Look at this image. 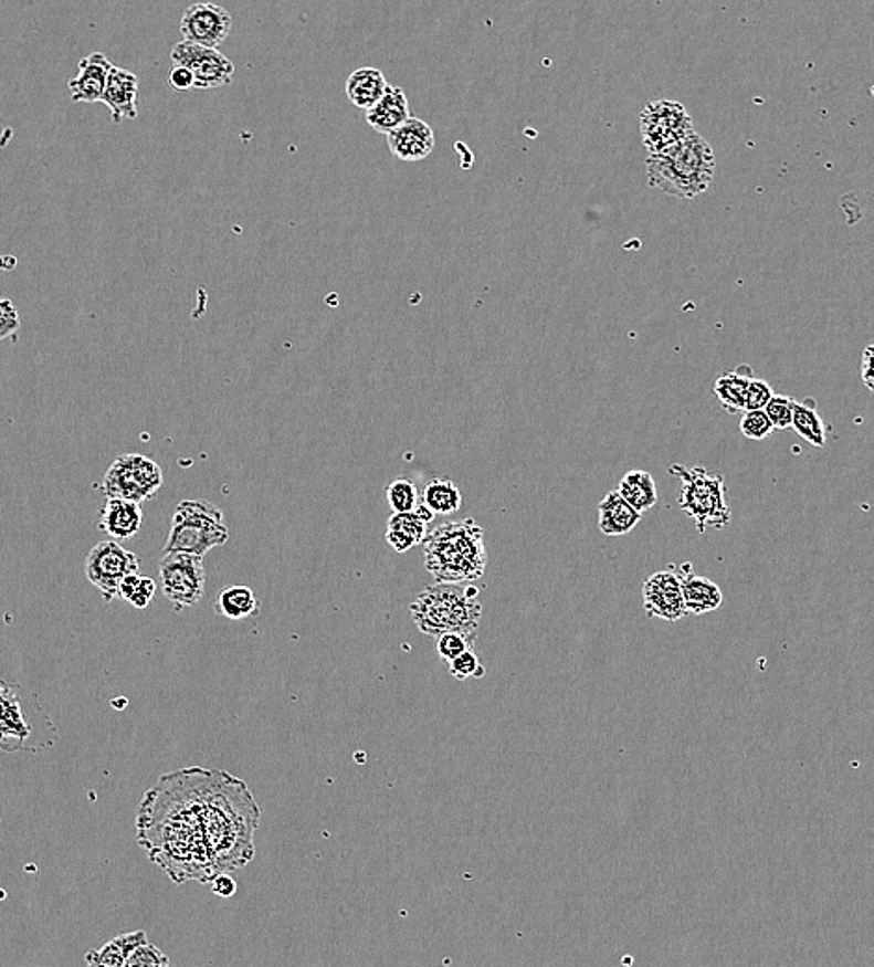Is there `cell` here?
<instances>
[{
  "label": "cell",
  "mask_w": 874,
  "mask_h": 967,
  "mask_svg": "<svg viewBox=\"0 0 874 967\" xmlns=\"http://www.w3.org/2000/svg\"><path fill=\"white\" fill-rule=\"evenodd\" d=\"M261 809L244 781L223 770L182 768L141 798L138 843L176 884H209L246 868Z\"/></svg>",
  "instance_id": "6da1fadb"
},
{
  "label": "cell",
  "mask_w": 874,
  "mask_h": 967,
  "mask_svg": "<svg viewBox=\"0 0 874 967\" xmlns=\"http://www.w3.org/2000/svg\"><path fill=\"white\" fill-rule=\"evenodd\" d=\"M424 566L435 582H471L486 574L484 530L475 519L443 523L424 539Z\"/></svg>",
  "instance_id": "7a4b0ae2"
},
{
  "label": "cell",
  "mask_w": 874,
  "mask_h": 967,
  "mask_svg": "<svg viewBox=\"0 0 874 967\" xmlns=\"http://www.w3.org/2000/svg\"><path fill=\"white\" fill-rule=\"evenodd\" d=\"M650 187L661 192L693 200L709 188L715 177V151L696 130L687 140L659 155H650L645 162Z\"/></svg>",
  "instance_id": "3957f363"
},
{
  "label": "cell",
  "mask_w": 874,
  "mask_h": 967,
  "mask_svg": "<svg viewBox=\"0 0 874 967\" xmlns=\"http://www.w3.org/2000/svg\"><path fill=\"white\" fill-rule=\"evenodd\" d=\"M478 588L471 582H435L417 593L411 620L427 637L445 633L476 634L482 618Z\"/></svg>",
  "instance_id": "277c9868"
},
{
  "label": "cell",
  "mask_w": 874,
  "mask_h": 967,
  "mask_svg": "<svg viewBox=\"0 0 874 967\" xmlns=\"http://www.w3.org/2000/svg\"><path fill=\"white\" fill-rule=\"evenodd\" d=\"M230 528L223 519V512L206 498L181 501L171 517L170 536L165 546L168 553H185L194 557H206L214 547L228 544Z\"/></svg>",
  "instance_id": "5b68a950"
},
{
  "label": "cell",
  "mask_w": 874,
  "mask_h": 967,
  "mask_svg": "<svg viewBox=\"0 0 874 967\" xmlns=\"http://www.w3.org/2000/svg\"><path fill=\"white\" fill-rule=\"evenodd\" d=\"M670 473L681 481V511L685 512L704 534L707 528H728L731 523V512L726 503V482L724 476L710 473L705 467H685L675 463Z\"/></svg>",
  "instance_id": "8992f818"
},
{
  "label": "cell",
  "mask_w": 874,
  "mask_h": 967,
  "mask_svg": "<svg viewBox=\"0 0 874 967\" xmlns=\"http://www.w3.org/2000/svg\"><path fill=\"white\" fill-rule=\"evenodd\" d=\"M165 484V473L151 458L124 454L112 462L103 479L106 498H122L141 505L154 498Z\"/></svg>",
  "instance_id": "52a82bcc"
},
{
  "label": "cell",
  "mask_w": 874,
  "mask_h": 967,
  "mask_svg": "<svg viewBox=\"0 0 874 967\" xmlns=\"http://www.w3.org/2000/svg\"><path fill=\"white\" fill-rule=\"evenodd\" d=\"M694 133L693 118L687 108L675 101H652L640 114V135L645 149L652 155L666 151L687 140Z\"/></svg>",
  "instance_id": "ba28073f"
},
{
  "label": "cell",
  "mask_w": 874,
  "mask_h": 967,
  "mask_svg": "<svg viewBox=\"0 0 874 967\" xmlns=\"http://www.w3.org/2000/svg\"><path fill=\"white\" fill-rule=\"evenodd\" d=\"M160 585L176 610L200 603L206 592L203 558L185 553H168L159 564Z\"/></svg>",
  "instance_id": "9c48e42d"
},
{
  "label": "cell",
  "mask_w": 874,
  "mask_h": 967,
  "mask_svg": "<svg viewBox=\"0 0 874 967\" xmlns=\"http://www.w3.org/2000/svg\"><path fill=\"white\" fill-rule=\"evenodd\" d=\"M140 560L116 539H105L92 547L84 563L86 579L99 588L106 601L118 598L119 587L129 575L138 574Z\"/></svg>",
  "instance_id": "30bf717a"
},
{
  "label": "cell",
  "mask_w": 874,
  "mask_h": 967,
  "mask_svg": "<svg viewBox=\"0 0 874 967\" xmlns=\"http://www.w3.org/2000/svg\"><path fill=\"white\" fill-rule=\"evenodd\" d=\"M173 65L192 71L196 90H214L228 86L235 75V65L218 49L201 48L196 43H176L170 54Z\"/></svg>",
  "instance_id": "8fae6325"
},
{
  "label": "cell",
  "mask_w": 874,
  "mask_h": 967,
  "mask_svg": "<svg viewBox=\"0 0 874 967\" xmlns=\"http://www.w3.org/2000/svg\"><path fill=\"white\" fill-rule=\"evenodd\" d=\"M231 27H233L231 13L212 2H198L188 7L179 23L185 42L209 49L220 48L228 40Z\"/></svg>",
  "instance_id": "7c38bea8"
},
{
  "label": "cell",
  "mask_w": 874,
  "mask_h": 967,
  "mask_svg": "<svg viewBox=\"0 0 874 967\" xmlns=\"http://www.w3.org/2000/svg\"><path fill=\"white\" fill-rule=\"evenodd\" d=\"M645 614L664 622H680L687 616L681 590V575L675 566L647 577L642 588Z\"/></svg>",
  "instance_id": "4fadbf2b"
},
{
  "label": "cell",
  "mask_w": 874,
  "mask_h": 967,
  "mask_svg": "<svg viewBox=\"0 0 874 967\" xmlns=\"http://www.w3.org/2000/svg\"><path fill=\"white\" fill-rule=\"evenodd\" d=\"M114 65L103 53H94L78 62L77 75L70 78L71 101L73 103H103L108 75Z\"/></svg>",
  "instance_id": "5bb4252c"
},
{
  "label": "cell",
  "mask_w": 874,
  "mask_h": 967,
  "mask_svg": "<svg viewBox=\"0 0 874 967\" xmlns=\"http://www.w3.org/2000/svg\"><path fill=\"white\" fill-rule=\"evenodd\" d=\"M389 151L404 162H421L434 151V129L427 122L410 118L388 135Z\"/></svg>",
  "instance_id": "9a60e30c"
},
{
  "label": "cell",
  "mask_w": 874,
  "mask_h": 967,
  "mask_svg": "<svg viewBox=\"0 0 874 967\" xmlns=\"http://www.w3.org/2000/svg\"><path fill=\"white\" fill-rule=\"evenodd\" d=\"M103 103L112 112L114 124L138 118V76L124 67H112Z\"/></svg>",
  "instance_id": "2e32d148"
},
{
  "label": "cell",
  "mask_w": 874,
  "mask_h": 967,
  "mask_svg": "<svg viewBox=\"0 0 874 967\" xmlns=\"http://www.w3.org/2000/svg\"><path fill=\"white\" fill-rule=\"evenodd\" d=\"M434 514L424 505L417 506L411 514H393L389 517L386 539L393 551L408 553L413 547L424 544L429 536V525L434 522Z\"/></svg>",
  "instance_id": "e0dca14e"
},
{
  "label": "cell",
  "mask_w": 874,
  "mask_h": 967,
  "mask_svg": "<svg viewBox=\"0 0 874 967\" xmlns=\"http://www.w3.org/2000/svg\"><path fill=\"white\" fill-rule=\"evenodd\" d=\"M30 732L32 729L29 722L24 721L18 692L0 681V748L10 751L8 745H13V751L19 750L29 739Z\"/></svg>",
  "instance_id": "ac0fdd59"
},
{
  "label": "cell",
  "mask_w": 874,
  "mask_h": 967,
  "mask_svg": "<svg viewBox=\"0 0 874 967\" xmlns=\"http://www.w3.org/2000/svg\"><path fill=\"white\" fill-rule=\"evenodd\" d=\"M681 575V590H683V599H685V609L687 614H707L720 607L724 601V593L720 587L702 575L693 574L691 564H683V568L677 569Z\"/></svg>",
  "instance_id": "d6986e66"
},
{
  "label": "cell",
  "mask_w": 874,
  "mask_h": 967,
  "mask_svg": "<svg viewBox=\"0 0 874 967\" xmlns=\"http://www.w3.org/2000/svg\"><path fill=\"white\" fill-rule=\"evenodd\" d=\"M141 506L122 498H108L101 512L99 528L114 539H130L140 530Z\"/></svg>",
  "instance_id": "ffe728a7"
},
{
  "label": "cell",
  "mask_w": 874,
  "mask_h": 967,
  "mask_svg": "<svg viewBox=\"0 0 874 967\" xmlns=\"http://www.w3.org/2000/svg\"><path fill=\"white\" fill-rule=\"evenodd\" d=\"M410 118V103L404 90L399 86H389L382 99L367 111V124L383 135L399 129L400 125H404Z\"/></svg>",
  "instance_id": "44dd1931"
},
{
  "label": "cell",
  "mask_w": 874,
  "mask_h": 967,
  "mask_svg": "<svg viewBox=\"0 0 874 967\" xmlns=\"http://www.w3.org/2000/svg\"><path fill=\"white\" fill-rule=\"evenodd\" d=\"M599 530L604 536H625L639 525L642 514L634 511L628 501L614 490L599 503Z\"/></svg>",
  "instance_id": "7402d4cb"
},
{
  "label": "cell",
  "mask_w": 874,
  "mask_h": 967,
  "mask_svg": "<svg viewBox=\"0 0 874 967\" xmlns=\"http://www.w3.org/2000/svg\"><path fill=\"white\" fill-rule=\"evenodd\" d=\"M389 84L382 71L376 67H359L348 76L347 97L356 108L370 111L388 92Z\"/></svg>",
  "instance_id": "603a6c76"
},
{
  "label": "cell",
  "mask_w": 874,
  "mask_h": 967,
  "mask_svg": "<svg viewBox=\"0 0 874 967\" xmlns=\"http://www.w3.org/2000/svg\"><path fill=\"white\" fill-rule=\"evenodd\" d=\"M147 944V934L138 933L122 934L118 938L110 939L105 947L89 950L86 955V967H125L129 956L138 947Z\"/></svg>",
  "instance_id": "cb8c5ba5"
},
{
  "label": "cell",
  "mask_w": 874,
  "mask_h": 967,
  "mask_svg": "<svg viewBox=\"0 0 874 967\" xmlns=\"http://www.w3.org/2000/svg\"><path fill=\"white\" fill-rule=\"evenodd\" d=\"M618 493L622 495L629 505L633 506L639 514L652 511L657 505V486L653 476L647 471H629L618 484Z\"/></svg>",
  "instance_id": "d4e9b609"
},
{
  "label": "cell",
  "mask_w": 874,
  "mask_h": 967,
  "mask_svg": "<svg viewBox=\"0 0 874 967\" xmlns=\"http://www.w3.org/2000/svg\"><path fill=\"white\" fill-rule=\"evenodd\" d=\"M751 370H734V372H724V375L715 381V393L720 400V406L731 416H739L746 411V399H748V387L754 376Z\"/></svg>",
  "instance_id": "484cf974"
},
{
  "label": "cell",
  "mask_w": 874,
  "mask_h": 967,
  "mask_svg": "<svg viewBox=\"0 0 874 967\" xmlns=\"http://www.w3.org/2000/svg\"><path fill=\"white\" fill-rule=\"evenodd\" d=\"M464 503L460 487L446 479H432L421 492V505L427 506L434 516H451Z\"/></svg>",
  "instance_id": "4316f807"
},
{
  "label": "cell",
  "mask_w": 874,
  "mask_h": 967,
  "mask_svg": "<svg viewBox=\"0 0 874 967\" xmlns=\"http://www.w3.org/2000/svg\"><path fill=\"white\" fill-rule=\"evenodd\" d=\"M217 612L228 620H246L259 612V599L252 588L230 587L218 593Z\"/></svg>",
  "instance_id": "83f0119b"
},
{
  "label": "cell",
  "mask_w": 874,
  "mask_h": 967,
  "mask_svg": "<svg viewBox=\"0 0 874 967\" xmlns=\"http://www.w3.org/2000/svg\"><path fill=\"white\" fill-rule=\"evenodd\" d=\"M800 438H804L811 445H826V429L822 422L819 411H817L815 400L805 399L802 402L794 404V413H792V427Z\"/></svg>",
  "instance_id": "f1b7e54d"
},
{
  "label": "cell",
  "mask_w": 874,
  "mask_h": 967,
  "mask_svg": "<svg viewBox=\"0 0 874 967\" xmlns=\"http://www.w3.org/2000/svg\"><path fill=\"white\" fill-rule=\"evenodd\" d=\"M157 592V585L151 577L144 575H129L119 587L118 598L125 599L127 603L133 605L135 609H146L147 605L151 603Z\"/></svg>",
  "instance_id": "f546056e"
},
{
  "label": "cell",
  "mask_w": 874,
  "mask_h": 967,
  "mask_svg": "<svg viewBox=\"0 0 874 967\" xmlns=\"http://www.w3.org/2000/svg\"><path fill=\"white\" fill-rule=\"evenodd\" d=\"M386 497L394 514H411L421 505V495L413 482L408 479H397L386 487Z\"/></svg>",
  "instance_id": "4dcf8cb0"
},
{
  "label": "cell",
  "mask_w": 874,
  "mask_h": 967,
  "mask_svg": "<svg viewBox=\"0 0 874 967\" xmlns=\"http://www.w3.org/2000/svg\"><path fill=\"white\" fill-rule=\"evenodd\" d=\"M476 634L464 633H445L435 639V651L438 655L451 663L460 655H464L465 651L475 650Z\"/></svg>",
  "instance_id": "1f68e13d"
},
{
  "label": "cell",
  "mask_w": 874,
  "mask_h": 967,
  "mask_svg": "<svg viewBox=\"0 0 874 967\" xmlns=\"http://www.w3.org/2000/svg\"><path fill=\"white\" fill-rule=\"evenodd\" d=\"M740 434L745 435L746 440H767L769 435L775 434V427L765 410L745 411L740 419Z\"/></svg>",
  "instance_id": "d6a6232c"
},
{
  "label": "cell",
  "mask_w": 874,
  "mask_h": 967,
  "mask_svg": "<svg viewBox=\"0 0 874 967\" xmlns=\"http://www.w3.org/2000/svg\"><path fill=\"white\" fill-rule=\"evenodd\" d=\"M794 400L783 395H775L770 399L769 404L765 408V413L769 417L775 430H787L792 427V413H794Z\"/></svg>",
  "instance_id": "836d02e7"
},
{
  "label": "cell",
  "mask_w": 874,
  "mask_h": 967,
  "mask_svg": "<svg viewBox=\"0 0 874 967\" xmlns=\"http://www.w3.org/2000/svg\"><path fill=\"white\" fill-rule=\"evenodd\" d=\"M449 666H451L452 677H456L459 681L471 680V677L478 680V677L486 674V669L478 661L475 650L465 651L464 655H460L459 659L451 661Z\"/></svg>",
  "instance_id": "e575fe53"
},
{
  "label": "cell",
  "mask_w": 874,
  "mask_h": 967,
  "mask_svg": "<svg viewBox=\"0 0 874 967\" xmlns=\"http://www.w3.org/2000/svg\"><path fill=\"white\" fill-rule=\"evenodd\" d=\"M125 967H170V958L159 947L146 944L129 956Z\"/></svg>",
  "instance_id": "d590c367"
},
{
  "label": "cell",
  "mask_w": 874,
  "mask_h": 967,
  "mask_svg": "<svg viewBox=\"0 0 874 967\" xmlns=\"http://www.w3.org/2000/svg\"><path fill=\"white\" fill-rule=\"evenodd\" d=\"M21 328L18 307L10 298H0V340L18 334Z\"/></svg>",
  "instance_id": "8d00e7d4"
},
{
  "label": "cell",
  "mask_w": 874,
  "mask_h": 967,
  "mask_svg": "<svg viewBox=\"0 0 874 967\" xmlns=\"http://www.w3.org/2000/svg\"><path fill=\"white\" fill-rule=\"evenodd\" d=\"M772 397H775L772 387L767 381L751 378L750 387H748V399H746V411L765 410Z\"/></svg>",
  "instance_id": "74e56055"
},
{
  "label": "cell",
  "mask_w": 874,
  "mask_h": 967,
  "mask_svg": "<svg viewBox=\"0 0 874 967\" xmlns=\"http://www.w3.org/2000/svg\"><path fill=\"white\" fill-rule=\"evenodd\" d=\"M168 83H170L171 88L176 90V92L196 90V78L192 75V71H188L187 67H181V65H173L171 67Z\"/></svg>",
  "instance_id": "f35d334b"
},
{
  "label": "cell",
  "mask_w": 874,
  "mask_h": 967,
  "mask_svg": "<svg viewBox=\"0 0 874 967\" xmlns=\"http://www.w3.org/2000/svg\"><path fill=\"white\" fill-rule=\"evenodd\" d=\"M862 378L863 383L874 393V343H871L863 353Z\"/></svg>",
  "instance_id": "ab89813d"
},
{
  "label": "cell",
  "mask_w": 874,
  "mask_h": 967,
  "mask_svg": "<svg viewBox=\"0 0 874 967\" xmlns=\"http://www.w3.org/2000/svg\"><path fill=\"white\" fill-rule=\"evenodd\" d=\"M212 892L220 897H233L236 892V882L231 879V874H220L218 879L212 880Z\"/></svg>",
  "instance_id": "60d3db41"
},
{
  "label": "cell",
  "mask_w": 874,
  "mask_h": 967,
  "mask_svg": "<svg viewBox=\"0 0 874 967\" xmlns=\"http://www.w3.org/2000/svg\"><path fill=\"white\" fill-rule=\"evenodd\" d=\"M15 266H18V257H13V255H0V272L13 270Z\"/></svg>",
  "instance_id": "b9f144b4"
},
{
  "label": "cell",
  "mask_w": 874,
  "mask_h": 967,
  "mask_svg": "<svg viewBox=\"0 0 874 967\" xmlns=\"http://www.w3.org/2000/svg\"><path fill=\"white\" fill-rule=\"evenodd\" d=\"M871 94H873V97H874V86H873V88H871Z\"/></svg>",
  "instance_id": "7bdbcfd3"
}]
</instances>
